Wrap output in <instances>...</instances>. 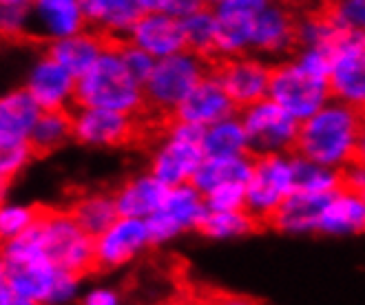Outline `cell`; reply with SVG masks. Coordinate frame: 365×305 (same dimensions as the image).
I'll return each instance as SVG.
<instances>
[{"label": "cell", "instance_id": "6da1fadb", "mask_svg": "<svg viewBox=\"0 0 365 305\" xmlns=\"http://www.w3.org/2000/svg\"><path fill=\"white\" fill-rule=\"evenodd\" d=\"M363 113L339 100L302 122L294 152L306 160L343 170L356 160V142Z\"/></svg>", "mask_w": 365, "mask_h": 305}, {"label": "cell", "instance_id": "7a4b0ae2", "mask_svg": "<svg viewBox=\"0 0 365 305\" xmlns=\"http://www.w3.org/2000/svg\"><path fill=\"white\" fill-rule=\"evenodd\" d=\"M76 106L109 108L128 115L146 111L144 84L126 69L120 53V42H111L93 67L78 78Z\"/></svg>", "mask_w": 365, "mask_h": 305}, {"label": "cell", "instance_id": "3957f363", "mask_svg": "<svg viewBox=\"0 0 365 305\" xmlns=\"http://www.w3.org/2000/svg\"><path fill=\"white\" fill-rule=\"evenodd\" d=\"M25 234L40 254L62 270L82 276L96 268V239L69 210H42Z\"/></svg>", "mask_w": 365, "mask_h": 305}, {"label": "cell", "instance_id": "277c9868", "mask_svg": "<svg viewBox=\"0 0 365 305\" xmlns=\"http://www.w3.org/2000/svg\"><path fill=\"white\" fill-rule=\"evenodd\" d=\"M80 279L58 268L47 257H3L0 281L18 296L38 305H69L78 299Z\"/></svg>", "mask_w": 365, "mask_h": 305}, {"label": "cell", "instance_id": "5b68a950", "mask_svg": "<svg viewBox=\"0 0 365 305\" xmlns=\"http://www.w3.org/2000/svg\"><path fill=\"white\" fill-rule=\"evenodd\" d=\"M202 138L204 128L170 118L164 128V135L158 140L151 152L148 170L168 188L192 184L206 160Z\"/></svg>", "mask_w": 365, "mask_h": 305}, {"label": "cell", "instance_id": "8992f818", "mask_svg": "<svg viewBox=\"0 0 365 305\" xmlns=\"http://www.w3.org/2000/svg\"><path fill=\"white\" fill-rule=\"evenodd\" d=\"M206 73H210L208 58L188 49L158 60L151 78L144 82L146 111L170 120Z\"/></svg>", "mask_w": 365, "mask_h": 305}, {"label": "cell", "instance_id": "52a82bcc", "mask_svg": "<svg viewBox=\"0 0 365 305\" xmlns=\"http://www.w3.org/2000/svg\"><path fill=\"white\" fill-rule=\"evenodd\" d=\"M268 98L284 106L299 122H306L332 100L330 76L306 67L292 53L282 62H274Z\"/></svg>", "mask_w": 365, "mask_h": 305}, {"label": "cell", "instance_id": "ba28073f", "mask_svg": "<svg viewBox=\"0 0 365 305\" xmlns=\"http://www.w3.org/2000/svg\"><path fill=\"white\" fill-rule=\"evenodd\" d=\"M297 192L294 152L255 157L250 180L246 182V210L259 224H270L292 195Z\"/></svg>", "mask_w": 365, "mask_h": 305}, {"label": "cell", "instance_id": "9c48e42d", "mask_svg": "<svg viewBox=\"0 0 365 305\" xmlns=\"http://www.w3.org/2000/svg\"><path fill=\"white\" fill-rule=\"evenodd\" d=\"M240 118L246 128L252 157L294 152L302 122L292 118L274 100L266 98L262 102L242 108Z\"/></svg>", "mask_w": 365, "mask_h": 305}, {"label": "cell", "instance_id": "30bf717a", "mask_svg": "<svg viewBox=\"0 0 365 305\" xmlns=\"http://www.w3.org/2000/svg\"><path fill=\"white\" fill-rule=\"evenodd\" d=\"M206 214L204 192L195 184L170 186L162 208L146 219L153 246H164L188 230H200Z\"/></svg>", "mask_w": 365, "mask_h": 305}, {"label": "cell", "instance_id": "8fae6325", "mask_svg": "<svg viewBox=\"0 0 365 305\" xmlns=\"http://www.w3.org/2000/svg\"><path fill=\"white\" fill-rule=\"evenodd\" d=\"M274 64L257 53H244L226 60H217L212 73L220 78L232 104L242 108L262 102L270 95V80H272Z\"/></svg>", "mask_w": 365, "mask_h": 305}, {"label": "cell", "instance_id": "7c38bea8", "mask_svg": "<svg viewBox=\"0 0 365 305\" xmlns=\"http://www.w3.org/2000/svg\"><path fill=\"white\" fill-rule=\"evenodd\" d=\"M73 118V140L82 146L91 148H118L133 142L140 120L138 115H128L109 108L93 106H76L71 111Z\"/></svg>", "mask_w": 365, "mask_h": 305}, {"label": "cell", "instance_id": "4fadbf2b", "mask_svg": "<svg viewBox=\"0 0 365 305\" xmlns=\"http://www.w3.org/2000/svg\"><path fill=\"white\" fill-rule=\"evenodd\" d=\"M25 89L42 111H73L78 78L71 76L47 51L40 53L27 69Z\"/></svg>", "mask_w": 365, "mask_h": 305}, {"label": "cell", "instance_id": "5bb4252c", "mask_svg": "<svg viewBox=\"0 0 365 305\" xmlns=\"http://www.w3.org/2000/svg\"><path fill=\"white\" fill-rule=\"evenodd\" d=\"M272 0H228L215 9L217 16V42H215V60L252 53L255 18L259 16Z\"/></svg>", "mask_w": 365, "mask_h": 305}, {"label": "cell", "instance_id": "9a60e30c", "mask_svg": "<svg viewBox=\"0 0 365 305\" xmlns=\"http://www.w3.org/2000/svg\"><path fill=\"white\" fill-rule=\"evenodd\" d=\"M151 246L153 242L151 234H148L146 219L120 214L109 228L96 237V268L100 270L122 268Z\"/></svg>", "mask_w": 365, "mask_h": 305}, {"label": "cell", "instance_id": "2e32d148", "mask_svg": "<svg viewBox=\"0 0 365 305\" xmlns=\"http://www.w3.org/2000/svg\"><path fill=\"white\" fill-rule=\"evenodd\" d=\"M299 47V20L282 0L272 3L255 18L252 53L266 60H286Z\"/></svg>", "mask_w": 365, "mask_h": 305}, {"label": "cell", "instance_id": "e0dca14e", "mask_svg": "<svg viewBox=\"0 0 365 305\" xmlns=\"http://www.w3.org/2000/svg\"><path fill=\"white\" fill-rule=\"evenodd\" d=\"M87 27L82 0H34L31 3V29L29 40L53 45Z\"/></svg>", "mask_w": 365, "mask_h": 305}, {"label": "cell", "instance_id": "ac0fdd59", "mask_svg": "<svg viewBox=\"0 0 365 305\" xmlns=\"http://www.w3.org/2000/svg\"><path fill=\"white\" fill-rule=\"evenodd\" d=\"M237 113V106L232 104L230 95L226 93V89L222 86L220 78L212 73H206L197 86L188 93V98L180 104V108L175 111V120L188 122L192 126L200 128H208L212 124H217L230 115Z\"/></svg>", "mask_w": 365, "mask_h": 305}, {"label": "cell", "instance_id": "d6986e66", "mask_svg": "<svg viewBox=\"0 0 365 305\" xmlns=\"http://www.w3.org/2000/svg\"><path fill=\"white\" fill-rule=\"evenodd\" d=\"M126 42L151 53L155 60H164L180 51H186L182 18H175L170 14H142L133 29L128 31Z\"/></svg>", "mask_w": 365, "mask_h": 305}, {"label": "cell", "instance_id": "ffe728a7", "mask_svg": "<svg viewBox=\"0 0 365 305\" xmlns=\"http://www.w3.org/2000/svg\"><path fill=\"white\" fill-rule=\"evenodd\" d=\"M332 100L365 113V38H356L343 47L332 62L330 73Z\"/></svg>", "mask_w": 365, "mask_h": 305}, {"label": "cell", "instance_id": "44dd1931", "mask_svg": "<svg viewBox=\"0 0 365 305\" xmlns=\"http://www.w3.org/2000/svg\"><path fill=\"white\" fill-rule=\"evenodd\" d=\"M42 108L25 89H11L0 100V148L16 144H31L34 128Z\"/></svg>", "mask_w": 365, "mask_h": 305}, {"label": "cell", "instance_id": "7402d4cb", "mask_svg": "<svg viewBox=\"0 0 365 305\" xmlns=\"http://www.w3.org/2000/svg\"><path fill=\"white\" fill-rule=\"evenodd\" d=\"M87 27L111 42L126 40L142 16L138 0H82Z\"/></svg>", "mask_w": 365, "mask_h": 305}, {"label": "cell", "instance_id": "603a6c76", "mask_svg": "<svg viewBox=\"0 0 365 305\" xmlns=\"http://www.w3.org/2000/svg\"><path fill=\"white\" fill-rule=\"evenodd\" d=\"M319 232L330 237H354L365 232V200L359 190L341 186L321 212Z\"/></svg>", "mask_w": 365, "mask_h": 305}, {"label": "cell", "instance_id": "cb8c5ba5", "mask_svg": "<svg viewBox=\"0 0 365 305\" xmlns=\"http://www.w3.org/2000/svg\"><path fill=\"white\" fill-rule=\"evenodd\" d=\"M168 186L162 184L151 170L140 172V175L128 177L115 192V206L122 217H135V219H148L153 217L164 200Z\"/></svg>", "mask_w": 365, "mask_h": 305}, {"label": "cell", "instance_id": "d4e9b609", "mask_svg": "<svg viewBox=\"0 0 365 305\" xmlns=\"http://www.w3.org/2000/svg\"><path fill=\"white\" fill-rule=\"evenodd\" d=\"M109 45L111 40H106L104 36L91 29H84L80 33L53 42V45L47 47V53L53 60H58L71 76L82 78L102 58V53Z\"/></svg>", "mask_w": 365, "mask_h": 305}, {"label": "cell", "instance_id": "484cf974", "mask_svg": "<svg viewBox=\"0 0 365 305\" xmlns=\"http://www.w3.org/2000/svg\"><path fill=\"white\" fill-rule=\"evenodd\" d=\"M330 195H312L297 190L292 197L277 210V214L270 219V228L284 234H312L319 232L321 212L326 208Z\"/></svg>", "mask_w": 365, "mask_h": 305}, {"label": "cell", "instance_id": "4316f807", "mask_svg": "<svg viewBox=\"0 0 365 305\" xmlns=\"http://www.w3.org/2000/svg\"><path fill=\"white\" fill-rule=\"evenodd\" d=\"M356 38H363V36H354V33H348L346 29H341L328 16L326 9L299 20V49H319L334 58L348 42Z\"/></svg>", "mask_w": 365, "mask_h": 305}, {"label": "cell", "instance_id": "83f0119b", "mask_svg": "<svg viewBox=\"0 0 365 305\" xmlns=\"http://www.w3.org/2000/svg\"><path fill=\"white\" fill-rule=\"evenodd\" d=\"M202 146L206 157H232V155H250V144L242 118L235 113L217 124L204 128Z\"/></svg>", "mask_w": 365, "mask_h": 305}, {"label": "cell", "instance_id": "f1b7e54d", "mask_svg": "<svg viewBox=\"0 0 365 305\" xmlns=\"http://www.w3.org/2000/svg\"><path fill=\"white\" fill-rule=\"evenodd\" d=\"M255 157L252 155H232V157H206L195 175V184L202 192H208L224 184H246L250 180Z\"/></svg>", "mask_w": 365, "mask_h": 305}, {"label": "cell", "instance_id": "f546056e", "mask_svg": "<svg viewBox=\"0 0 365 305\" xmlns=\"http://www.w3.org/2000/svg\"><path fill=\"white\" fill-rule=\"evenodd\" d=\"M69 212L93 239L98 234H102L120 217L118 206H115V197L113 195H106V192L82 195V197H78L71 204Z\"/></svg>", "mask_w": 365, "mask_h": 305}, {"label": "cell", "instance_id": "4dcf8cb0", "mask_svg": "<svg viewBox=\"0 0 365 305\" xmlns=\"http://www.w3.org/2000/svg\"><path fill=\"white\" fill-rule=\"evenodd\" d=\"M262 224L248 210H208L200 232L215 242H232L252 234Z\"/></svg>", "mask_w": 365, "mask_h": 305}, {"label": "cell", "instance_id": "1f68e13d", "mask_svg": "<svg viewBox=\"0 0 365 305\" xmlns=\"http://www.w3.org/2000/svg\"><path fill=\"white\" fill-rule=\"evenodd\" d=\"M69 140H73L71 111H42L31 135V146L36 150V155L58 150Z\"/></svg>", "mask_w": 365, "mask_h": 305}, {"label": "cell", "instance_id": "d6a6232c", "mask_svg": "<svg viewBox=\"0 0 365 305\" xmlns=\"http://www.w3.org/2000/svg\"><path fill=\"white\" fill-rule=\"evenodd\" d=\"M294 175L297 190L312 195H332L343 186V172L339 168H330L319 162L306 160L294 152Z\"/></svg>", "mask_w": 365, "mask_h": 305}, {"label": "cell", "instance_id": "836d02e7", "mask_svg": "<svg viewBox=\"0 0 365 305\" xmlns=\"http://www.w3.org/2000/svg\"><path fill=\"white\" fill-rule=\"evenodd\" d=\"M186 49L195 51L204 58L215 56V42H217V16L212 7H204L195 14L182 18Z\"/></svg>", "mask_w": 365, "mask_h": 305}, {"label": "cell", "instance_id": "e575fe53", "mask_svg": "<svg viewBox=\"0 0 365 305\" xmlns=\"http://www.w3.org/2000/svg\"><path fill=\"white\" fill-rule=\"evenodd\" d=\"M40 212L42 210L31 204L5 202L0 206V237H3V242L25 234L38 222Z\"/></svg>", "mask_w": 365, "mask_h": 305}, {"label": "cell", "instance_id": "d590c367", "mask_svg": "<svg viewBox=\"0 0 365 305\" xmlns=\"http://www.w3.org/2000/svg\"><path fill=\"white\" fill-rule=\"evenodd\" d=\"M326 11L341 29L365 38V0H330Z\"/></svg>", "mask_w": 365, "mask_h": 305}, {"label": "cell", "instance_id": "8d00e7d4", "mask_svg": "<svg viewBox=\"0 0 365 305\" xmlns=\"http://www.w3.org/2000/svg\"><path fill=\"white\" fill-rule=\"evenodd\" d=\"M34 155L36 150L31 144H16V146L0 148V180H3V184L16 180L29 166Z\"/></svg>", "mask_w": 365, "mask_h": 305}, {"label": "cell", "instance_id": "74e56055", "mask_svg": "<svg viewBox=\"0 0 365 305\" xmlns=\"http://www.w3.org/2000/svg\"><path fill=\"white\" fill-rule=\"evenodd\" d=\"M208 210H246V184H224L204 192Z\"/></svg>", "mask_w": 365, "mask_h": 305}, {"label": "cell", "instance_id": "f35d334b", "mask_svg": "<svg viewBox=\"0 0 365 305\" xmlns=\"http://www.w3.org/2000/svg\"><path fill=\"white\" fill-rule=\"evenodd\" d=\"M120 53H122V60H124V64H126V69L131 71L142 84H144L148 78H151V73H153V69H155V64H158V60H155L151 53L142 51L140 47L131 45V42H126V40L120 42Z\"/></svg>", "mask_w": 365, "mask_h": 305}, {"label": "cell", "instance_id": "ab89813d", "mask_svg": "<svg viewBox=\"0 0 365 305\" xmlns=\"http://www.w3.org/2000/svg\"><path fill=\"white\" fill-rule=\"evenodd\" d=\"M80 305H122L120 292L106 286H96L82 296Z\"/></svg>", "mask_w": 365, "mask_h": 305}, {"label": "cell", "instance_id": "60d3db41", "mask_svg": "<svg viewBox=\"0 0 365 305\" xmlns=\"http://www.w3.org/2000/svg\"><path fill=\"white\" fill-rule=\"evenodd\" d=\"M343 172V186H348L352 190H361L365 186V166L359 162H352L341 170Z\"/></svg>", "mask_w": 365, "mask_h": 305}, {"label": "cell", "instance_id": "b9f144b4", "mask_svg": "<svg viewBox=\"0 0 365 305\" xmlns=\"http://www.w3.org/2000/svg\"><path fill=\"white\" fill-rule=\"evenodd\" d=\"M142 14H170L175 16L178 0H138Z\"/></svg>", "mask_w": 365, "mask_h": 305}, {"label": "cell", "instance_id": "7bdbcfd3", "mask_svg": "<svg viewBox=\"0 0 365 305\" xmlns=\"http://www.w3.org/2000/svg\"><path fill=\"white\" fill-rule=\"evenodd\" d=\"M0 305H38L25 296H18L11 288H7L5 283H0Z\"/></svg>", "mask_w": 365, "mask_h": 305}, {"label": "cell", "instance_id": "ee69618b", "mask_svg": "<svg viewBox=\"0 0 365 305\" xmlns=\"http://www.w3.org/2000/svg\"><path fill=\"white\" fill-rule=\"evenodd\" d=\"M359 164L365 166V113L361 118V128H359V142H356V160Z\"/></svg>", "mask_w": 365, "mask_h": 305}, {"label": "cell", "instance_id": "f6af8a7d", "mask_svg": "<svg viewBox=\"0 0 365 305\" xmlns=\"http://www.w3.org/2000/svg\"><path fill=\"white\" fill-rule=\"evenodd\" d=\"M217 305H255V303L246 296H224L217 301Z\"/></svg>", "mask_w": 365, "mask_h": 305}, {"label": "cell", "instance_id": "bcb514c9", "mask_svg": "<svg viewBox=\"0 0 365 305\" xmlns=\"http://www.w3.org/2000/svg\"><path fill=\"white\" fill-rule=\"evenodd\" d=\"M34 0H0V7H31Z\"/></svg>", "mask_w": 365, "mask_h": 305}, {"label": "cell", "instance_id": "7dc6e473", "mask_svg": "<svg viewBox=\"0 0 365 305\" xmlns=\"http://www.w3.org/2000/svg\"><path fill=\"white\" fill-rule=\"evenodd\" d=\"M204 3H206V7L217 9V7H222L224 3H228V0H204Z\"/></svg>", "mask_w": 365, "mask_h": 305}, {"label": "cell", "instance_id": "c3c4849f", "mask_svg": "<svg viewBox=\"0 0 365 305\" xmlns=\"http://www.w3.org/2000/svg\"><path fill=\"white\" fill-rule=\"evenodd\" d=\"M359 192H361V195H363V200H365V186H363V188H361V190H359Z\"/></svg>", "mask_w": 365, "mask_h": 305}]
</instances>
